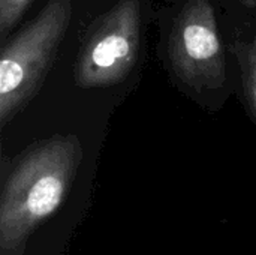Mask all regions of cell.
Instances as JSON below:
<instances>
[{"mask_svg": "<svg viewBox=\"0 0 256 255\" xmlns=\"http://www.w3.org/2000/svg\"><path fill=\"white\" fill-rule=\"evenodd\" d=\"M141 39L140 0H118L90 29L75 63L81 89L118 84L134 69Z\"/></svg>", "mask_w": 256, "mask_h": 255, "instance_id": "obj_3", "label": "cell"}, {"mask_svg": "<svg viewBox=\"0 0 256 255\" xmlns=\"http://www.w3.org/2000/svg\"><path fill=\"white\" fill-rule=\"evenodd\" d=\"M82 158L75 134L52 135L20 162L4 189L3 215L33 221L50 215L62 201Z\"/></svg>", "mask_w": 256, "mask_h": 255, "instance_id": "obj_2", "label": "cell"}, {"mask_svg": "<svg viewBox=\"0 0 256 255\" xmlns=\"http://www.w3.org/2000/svg\"><path fill=\"white\" fill-rule=\"evenodd\" d=\"M168 56L176 75L190 89L200 92L225 84V54L208 0L184 3L172 23Z\"/></svg>", "mask_w": 256, "mask_h": 255, "instance_id": "obj_4", "label": "cell"}, {"mask_svg": "<svg viewBox=\"0 0 256 255\" xmlns=\"http://www.w3.org/2000/svg\"><path fill=\"white\" fill-rule=\"evenodd\" d=\"M232 53L236 54L238 60V65L242 69V78L244 84V92L250 104V108L256 116V57L254 48L237 41L232 47Z\"/></svg>", "mask_w": 256, "mask_h": 255, "instance_id": "obj_5", "label": "cell"}, {"mask_svg": "<svg viewBox=\"0 0 256 255\" xmlns=\"http://www.w3.org/2000/svg\"><path fill=\"white\" fill-rule=\"evenodd\" d=\"M74 11V0H50L12 39L0 56V128L3 129L38 93Z\"/></svg>", "mask_w": 256, "mask_h": 255, "instance_id": "obj_1", "label": "cell"}, {"mask_svg": "<svg viewBox=\"0 0 256 255\" xmlns=\"http://www.w3.org/2000/svg\"><path fill=\"white\" fill-rule=\"evenodd\" d=\"M252 48H254V53H255V57H256V41L254 42V47H252Z\"/></svg>", "mask_w": 256, "mask_h": 255, "instance_id": "obj_7", "label": "cell"}, {"mask_svg": "<svg viewBox=\"0 0 256 255\" xmlns=\"http://www.w3.org/2000/svg\"><path fill=\"white\" fill-rule=\"evenodd\" d=\"M32 0H0V38L6 39L9 30L18 23Z\"/></svg>", "mask_w": 256, "mask_h": 255, "instance_id": "obj_6", "label": "cell"}]
</instances>
